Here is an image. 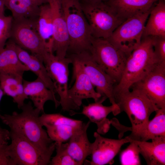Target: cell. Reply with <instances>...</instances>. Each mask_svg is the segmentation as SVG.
I'll return each mask as SVG.
<instances>
[{"label":"cell","mask_w":165,"mask_h":165,"mask_svg":"<svg viewBox=\"0 0 165 165\" xmlns=\"http://www.w3.org/2000/svg\"><path fill=\"white\" fill-rule=\"evenodd\" d=\"M22 112H13L11 115L4 114L0 118L2 122L13 131L26 139L42 151L53 155L55 142L49 137L40 122L41 111L34 108L29 101L21 108Z\"/></svg>","instance_id":"cell-1"},{"label":"cell","mask_w":165,"mask_h":165,"mask_svg":"<svg viewBox=\"0 0 165 165\" xmlns=\"http://www.w3.org/2000/svg\"><path fill=\"white\" fill-rule=\"evenodd\" d=\"M157 63L152 36L142 37L140 45L127 58L121 79L114 86V97L130 90L133 85L146 75Z\"/></svg>","instance_id":"cell-2"},{"label":"cell","mask_w":165,"mask_h":165,"mask_svg":"<svg viewBox=\"0 0 165 165\" xmlns=\"http://www.w3.org/2000/svg\"><path fill=\"white\" fill-rule=\"evenodd\" d=\"M114 96L116 104L120 112L127 115L131 124V133L126 137L129 139L140 140V134L153 112L159 109L139 90L134 88Z\"/></svg>","instance_id":"cell-3"},{"label":"cell","mask_w":165,"mask_h":165,"mask_svg":"<svg viewBox=\"0 0 165 165\" xmlns=\"http://www.w3.org/2000/svg\"><path fill=\"white\" fill-rule=\"evenodd\" d=\"M69 38L68 51L77 54L89 51L92 38L80 0H61Z\"/></svg>","instance_id":"cell-4"},{"label":"cell","mask_w":165,"mask_h":165,"mask_svg":"<svg viewBox=\"0 0 165 165\" xmlns=\"http://www.w3.org/2000/svg\"><path fill=\"white\" fill-rule=\"evenodd\" d=\"M89 52L94 61L117 84L128 57L106 39L93 37Z\"/></svg>","instance_id":"cell-5"},{"label":"cell","mask_w":165,"mask_h":165,"mask_svg":"<svg viewBox=\"0 0 165 165\" xmlns=\"http://www.w3.org/2000/svg\"><path fill=\"white\" fill-rule=\"evenodd\" d=\"M81 5L93 37L108 38L123 22L105 2H84Z\"/></svg>","instance_id":"cell-6"},{"label":"cell","mask_w":165,"mask_h":165,"mask_svg":"<svg viewBox=\"0 0 165 165\" xmlns=\"http://www.w3.org/2000/svg\"><path fill=\"white\" fill-rule=\"evenodd\" d=\"M151 9L124 21L106 39L128 57L141 43L145 23Z\"/></svg>","instance_id":"cell-7"},{"label":"cell","mask_w":165,"mask_h":165,"mask_svg":"<svg viewBox=\"0 0 165 165\" xmlns=\"http://www.w3.org/2000/svg\"><path fill=\"white\" fill-rule=\"evenodd\" d=\"M43 61L54 83L55 92L59 96V101L62 109L71 114H75L74 111L79 109L71 101L68 94L69 66L72 64L71 59L69 57L61 58L49 52Z\"/></svg>","instance_id":"cell-8"},{"label":"cell","mask_w":165,"mask_h":165,"mask_svg":"<svg viewBox=\"0 0 165 165\" xmlns=\"http://www.w3.org/2000/svg\"><path fill=\"white\" fill-rule=\"evenodd\" d=\"M36 20L13 19L10 38L16 45L30 51L43 62L45 57L50 52L38 32Z\"/></svg>","instance_id":"cell-9"},{"label":"cell","mask_w":165,"mask_h":165,"mask_svg":"<svg viewBox=\"0 0 165 165\" xmlns=\"http://www.w3.org/2000/svg\"><path fill=\"white\" fill-rule=\"evenodd\" d=\"M71 55L80 63L96 91L101 95V99L108 98L112 105H117L114 97L115 82L93 59L89 52Z\"/></svg>","instance_id":"cell-10"},{"label":"cell","mask_w":165,"mask_h":165,"mask_svg":"<svg viewBox=\"0 0 165 165\" xmlns=\"http://www.w3.org/2000/svg\"><path fill=\"white\" fill-rule=\"evenodd\" d=\"M9 145L17 165L50 164L52 154L44 152L17 133L10 130Z\"/></svg>","instance_id":"cell-11"},{"label":"cell","mask_w":165,"mask_h":165,"mask_svg":"<svg viewBox=\"0 0 165 165\" xmlns=\"http://www.w3.org/2000/svg\"><path fill=\"white\" fill-rule=\"evenodd\" d=\"M131 88L140 91L158 109L165 108V62L157 63Z\"/></svg>","instance_id":"cell-12"},{"label":"cell","mask_w":165,"mask_h":165,"mask_svg":"<svg viewBox=\"0 0 165 165\" xmlns=\"http://www.w3.org/2000/svg\"><path fill=\"white\" fill-rule=\"evenodd\" d=\"M69 57L73 65V75L75 81L68 90L69 98L79 110L82 101L88 98L93 99L95 102H103L101 95L94 88L89 77L84 71L80 63L72 55Z\"/></svg>","instance_id":"cell-13"},{"label":"cell","mask_w":165,"mask_h":165,"mask_svg":"<svg viewBox=\"0 0 165 165\" xmlns=\"http://www.w3.org/2000/svg\"><path fill=\"white\" fill-rule=\"evenodd\" d=\"M95 139L91 143L90 155L91 160L88 163L90 165L112 164L114 158L125 144L129 142L127 137L119 139L104 137L97 132H94Z\"/></svg>","instance_id":"cell-14"},{"label":"cell","mask_w":165,"mask_h":165,"mask_svg":"<svg viewBox=\"0 0 165 165\" xmlns=\"http://www.w3.org/2000/svg\"><path fill=\"white\" fill-rule=\"evenodd\" d=\"M51 12L53 29L52 52L61 58L66 57L69 38L61 0H48Z\"/></svg>","instance_id":"cell-15"},{"label":"cell","mask_w":165,"mask_h":165,"mask_svg":"<svg viewBox=\"0 0 165 165\" xmlns=\"http://www.w3.org/2000/svg\"><path fill=\"white\" fill-rule=\"evenodd\" d=\"M120 112L118 105L105 106L102 102L98 101L84 105L81 113L87 117L90 122L96 124L97 132L105 134L110 130L111 124V120L107 118L108 115L112 112L116 115Z\"/></svg>","instance_id":"cell-16"},{"label":"cell","mask_w":165,"mask_h":165,"mask_svg":"<svg viewBox=\"0 0 165 165\" xmlns=\"http://www.w3.org/2000/svg\"><path fill=\"white\" fill-rule=\"evenodd\" d=\"M24 91L25 95L33 102L35 108L44 112V106L48 101H53L56 108L60 105L55 94L50 90L40 78L32 81L23 80Z\"/></svg>","instance_id":"cell-17"},{"label":"cell","mask_w":165,"mask_h":165,"mask_svg":"<svg viewBox=\"0 0 165 165\" xmlns=\"http://www.w3.org/2000/svg\"><path fill=\"white\" fill-rule=\"evenodd\" d=\"M90 123L89 121L84 123L67 142L68 152L78 165H83L90 155L91 143L89 141L87 133Z\"/></svg>","instance_id":"cell-18"},{"label":"cell","mask_w":165,"mask_h":165,"mask_svg":"<svg viewBox=\"0 0 165 165\" xmlns=\"http://www.w3.org/2000/svg\"><path fill=\"white\" fill-rule=\"evenodd\" d=\"M159 0H107L108 5L123 21L139 13L149 10Z\"/></svg>","instance_id":"cell-19"},{"label":"cell","mask_w":165,"mask_h":165,"mask_svg":"<svg viewBox=\"0 0 165 165\" xmlns=\"http://www.w3.org/2000/svg\"><path fill=\"white\" fill-rule=\"evenodd\" d=\"M151 140V142L133 140L138 145L140 154L147 165H165V137H157Z\"/></svg>","instance_id":"cell-20"},{"label":"cell","mask_w":165,"mask_h":165,"mask_svg":"<svg viewBox=\"0 0 165 165\" xmlns=\"http://www.w3.org/2000/svg\"><path fill=\"white\" fill-rule=\"evenodd\" d=\"M15 43L12 40L6 43L0 52V74L23 75L28 68L19 60L16 53Z\"/></svg>","instance_id":"cell-21"},{"label":"cell","mask_w":165,"mask_h":165,"mask_svg":"<svg viewBox=\"0 0 165 165\" xmlns=\"http://www.w3.org/2000/svg\"><path fill=\"white\" fill-rule=\"evenodd\" d=\"M142 37L158 36L165 38V2L159 0L152 6Z\"/></svg>","instance_id":"cell-22"},{"label":"cell","mask_w":165,"mask_h":165,"mask_svg":"<svg viewBox=\"0 0 165 165\" xmlns=\"http://www.w3.org/2000/svg\"><path fill=\"white\" fill-rule=\"evenodd\" d=\"M22 75L0 74V86L5 95L12 97L14 102L21 109L28 97L24 93Z\"/></svg>","instance_id":"cell-23"},{"label":"cell","mask_w":165,"mask_h":165,"mask_svg":"<svg viewBox=\"0 0 165 165\" xmlns=\"http://www.w3.org/2000/svg\"><path fill=\"white\" fill-rule=\"evenodd\" d=\"M15 47L20 61L29 71L33 72L41 79L47 87L55 94L54 83L49 76L43 62L36 56L30 54L16 43Z\"/></svg>","instance_id":"cell-24"},{"label":"cell","mask_w":165,"mask_h":165,"mask_svg":"<svg viewBox=\"0 0 165 165\" xmlns=\"http://www.w3.org/2000/svg\"><path fill=\"white\" fill-rule=\"evenodd\" d=\"M38 32L46 44L49 51L52 52L53 42V29L52 14L49 4L40 6L39 12L36 21Z\"/></svg>","instance_id":"cell-25"},{"label":"cell","mask_w":165,"mask_h":165,"mask_svg":"<svg viewBox=\"0 0 165 165\" xmlns=\"http://www.w3.org/2000/svg\"><path fill=\"white\" fill-rule=\"evenodd\" d=\"M5 6L11 12L13 19L37 20L39 6L33 0H2Z\"/></svg>","instance_id":"cell-26"},{"label":"cell","mask_w":165,"mask_h":165,"mask_svg":"<svg viewBox=\"0 0 165 165\" xmlns=\"http://www.w3.org/2000/svg\"><path fill=\"white\" fill-rule=\"evenodd\" d=\"M156 115L148 121L141 131L140 140L147 141L155 138L165 137V108L156 110Z\"/></svg>","instance_id":"cell-27"},{"label":"cell","mask_w":165,"mask_h":165,"mask_svg":"<svg viewBox=\"0 0 165 165\" xmlns=\"http://www.w3.org/2000/svg\"><path fill=\"white\" fill-rule=\"evenodd\" d=\"M82 127H77L68 124H61L45 127L49 137L53 141L64 143L67 142L74 133Z\"/></svg>","instance_id":"cell-28"},{"label":"cell","mask_w":165,"mask_h":165,"mask_svg":"<svg viewBox=\"0 0 165 165\" xmlns=\"http://www.w3.org/2000/svg\"><path fill=\"white\" fill-rule=\"evenodd\" d=\"M39 119L42 126L45 127L66 124L80 127L84 123L82 121L67 117L59 113L46 114L44 113L39 116Z\"/></svg>","instance_id":"cell-29"},{"label":"cell","mask_w":165,"mask_h":165,"mask_svg":"<svg viewBox=\"0 0 165 165\" xmlns=\"http://www.w3.org/2000/svg\"><path fill=\"white\" fill-rule=\"evenodd\" d=\"M55 142L56 155L51 159L49 165H78L68 151V143Z\"/></svg>","instance_id":"cell-30"},{"label":"cell","mask_w":165,"mask_h":165,"mask_svg":"<svg viewBox=\"0 0 165 165\" xmlns=\"http://www.w3.org/2000/svg\"><path fill=\"white\" fill-rule=\"evenodd\" d=\"M129 140L130 144L120 154L121 164L122 165H141L138 146L133 140Z\"/></svg>","instance_id":"cell-31"},{"label":"cell","mask_w":165,"mask_h":165,"mask_svg":"<svg viewBox=\"0 0 165 165\" xmlns=\"http://www.w3.org/2000/svg\"><path fill=\"white\" fill-rule=\"evenodd\" d=\"M12 16L0 14V52L4 48L7 41L10 38L13 21Z\"/></svg>","instance_id":"cell-32"},{"label":"cell","mask_w":165,"mask_h":165,"mask_svg":"<svg viewBox=\"0 0 165 165\" xmlns=\"http://www.w3.org/2000/svg\"><path fill=\"white\" fill-rule=\"evenodd\" d=\"M152 36L154 53L158 63L165 62V38Z\"/></svg>","instance_id":"cell-33"},{"label":"cell","mask_w":165,"mask_h":165,"mask_svg":"<svg viewBox=\"0 0 165 165\" xmlns=\"http://www.w3.org/2000/svg\"><path fill=\"white\" fill-rule=\"evenodd\" d=\"M8 144L0 146V165H17Z\"/></svg>","instance_id":"cell-34"},{"label":"cell","mask_w":165,"mask_h":165,"mask_svg":"<svg viewBox=\"0 0 165 165\" xmlns=\"http://www.w3.org/2000/svg\"><path fill=\"white\" fill-rule=\"evenodd\" d=\"M10 139V131L0 126V146L3 144H8V141Z\"/></svg>","instance_id":"cell-35"},{"label":"cell","mask_w":165,"mask_h":165,"mask_svg":"<svg viewBox=\"0 0 165 165\" xmlns=\"http://www.w3.org/2000/svg\"><path fill=\"white\" fill-rule=\"evenodd\" d=\"M5 5L2 0H0V14L4 13Z\"/></svg>","instance_id":"cell-36"},{"label":"cell","mask_w":165,"mask_h":165,"mask_svg":"<svg viewBox=\"0 0 165 165\" xmlns=\"http://www.w3.org/2000/svg\"><path fill=\"white\" fill-rule=\"evenodd\" d=\"M39 6L48 3V0H33Z\"/></svg>","instance_id":"cell-37"},{"label":"cell","mask_w":165,"mask_h":165,"mask_svg":"<svg viewBox=\"0 0 165 165\" xmlns=\"http://www.w3.org/2000/svg\"><path fill=\"white\" fill-rule=\"evenodd\" d=\"M5 95L4 92L2 90V88L0 86V102L1 101V99H2V98L3 97V96ZM2 116V115L0 113V118H1V117Z\"/></svg>","instance_id":"cell-38"},{"label":"cell","mask_w":165,"mask_h":165,"mask_svg":"<svg viewBox=\"0 0 165 165\" xmlns=\"http://www.w3.org/2000/svg\"><path fill=\"white\" fill-rule=\"evenodd\" d=\"M84 2H95V1H103L106 2L107 0H84Z\"/></svg>","instance_id":"cell-39"}]
</instances>
